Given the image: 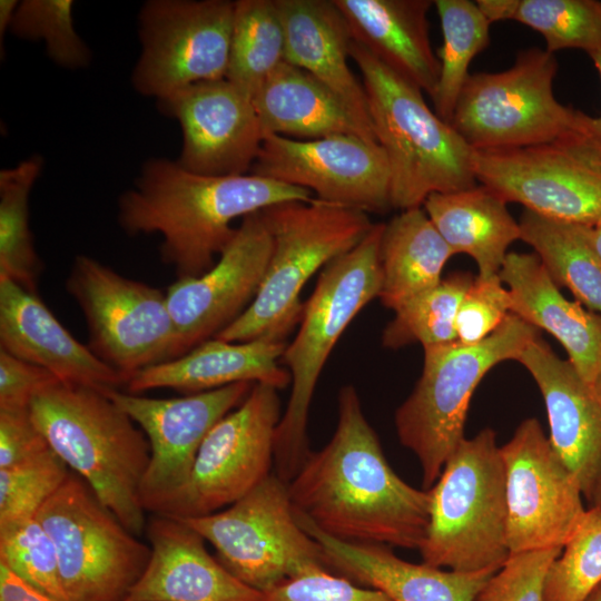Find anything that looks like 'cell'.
<instances>
[{"mask_svg": "<svg viewBox=\"0 0 601 601\" xmlns=\"http://www.w3.org/2000/svg\"><path fill=\"white\" fill-rule=\"evenodd\" d=\"M294 511L348 543L418 549L430 522V490L403 481L385 459L354 386L338 394L329 442L287 483Z\"/></svg>", "mask_w": 601, "mask_h": 601, "instance_id": "obj_1", "label": "cell"}, {"mask_svg": "<svg viewBox=\"0 0 601 601\" xmlns=\"http://www.w3.org/2000/svg\"><path fill=\"white\" fill-rule=\"evenodd\" d=\"M309 190L267 177L200 175L164 158L148 160L118 201V221L131 236H161V262L177 279L208 272L233 239L231 221L286 201H309Z\"/></svg>", "mask_w": 601, "mask_h": 601, "instance_id": "obj_2", "label": "cell"}, {"mask_svg": "<svg viewBox=\"0 0 601 601\" xmlns=\"http://www.w3.org/2000/svg\"><path fill=\"white\" fill-rule=\"evenodd\" d=\"M30 414L52 451L135 535L147 520L140 485L150 460L141 428L105 391L58 383L31 402Z\"/></svg>", "mask_w": 601, "mask_h": 601, "instance_id": "obj_3", "label": "cell"}, {"mask_svg": "<svg viewBox=\"0 0 601 601\" xmlns=\"http://www.w3.org/2000/svg\"><path fill=\"white\" fill-rule=\"evenodd\" d=\"M370 117L391 174L392 208L422 207L435 193L474 187V150L425 102L422 90L352 40Z\"/></svg>", "mask_w": 601, "mask_h": 601, "instance_id": "obj_4", "label": "cell"}, {"mask_svg": "<svg viewBox=\"0 0 601 601\" xmlns=\"http://www.w3.org/2000/svg\"><path fill=\"white\" fill-rule=\"evenodd\" d=\"M385 224H374L352 250L327 264L304 303L299 329L286 345L280 363L290 374V395L277 425L274 444L276 474L288 483L311 453L307 422L322 370L355 316L382 286L380 246Z\"/></svg>", "mask_w": 601, "mask_h": 601, "instance_id": "obj_5", "label": "cell"}, {"mask_svg": "<svg viewBox=\"0 0 601 601\" xmlns=\"http://www.w3.org/2000/svg\"><path fill=\"white\" fill-rule=\"evenodd\" d=\"M260 214L273 245L267 269L252 304L214 338L286 342L300 322L306 282L356 247L374 225L365 211L318 198L279 203Z\"/></svg>", "mask_w": 601, "mask_h": 601, "instance_id": "obj_6", "label": "cell"}, {"mask_svg": "<svg viewBox=\"0 0 601 601\" xmlns=\"http://www.w3.org/2000/svg\"><path fill=\"white\" fill-rule=\"evenodd\" d=\"M430 494L422 562L457 572L499 571L510 556L508 506L504 463L491 427L460 442Z\"/></svg>", "mask_w": 601, "mask_h": 601, "instance_id": "obj_7", "label": "cell"}, {"mask_svg": "<svg viewBox=\"0 0 601 601\" xmlns=\"http://www.w3.org/2000/svg\"><path fill=\"white\" fill-rule=\"evenodd\" d=\"M540 331L510 313L484 341L464 345L454 341L423 347L422 374L395 412L397 437L417 457L422 486L430 490L464 439L471 397L495 365L516 359Z\"/></svg>", "mask_w": 601, "mask_h": 601, "instance_id": "obj_8", "label": "cell"}, {"mask_svg": "<svg viewBox=\"0 0 601 601\" xmlns=\"http://www.w3.org/2000/svg\"><path fill=\"white\" fill-rule=\"evenodd\" d=\"M556 71L553 53L530 48L504 71L470 75L451 126L473 150L522 148L589 135V115L554 97Z\"/></svg>", "mask_w": 601, "mask_h": 601, "instance_id": "obj_9", "label": "cell"}, {"mask_svg": "<svg viewBox=\"0 0 601 601\" xmlns=\"http://www.w3.org/2000/svg\"><path fill=\"white\" fill-rule=\"evenodd\" d=\"M180 520L215 548L233 575L262 594L288 579L332 571L323 548L297 522L287 483L276 473L220 511Z\"/></svg>", "mask_w": 601, "mask_h": 601, "instance_id": "obj_10", "label": "cell"}, {"mask_svg": "<svg viewBox=\"0 0 601 601\" xmlns=\"http://www.w3.org/2000/svg\"><path fill=\"white\" fill-rule=\"evenodd\" d=\"M36 518L52 539L67 601H124L151 554L70 472Z\"/></svg>", "mask_w": 601, "mask_h": 601, "instance_id": "obj_11", "label": "cell"}, {"mask_svg": "<svg viewBox=\"0 0 601 601\" xmlns=\"http://www.w3.org/2000/svg\"><path fill=\"white\" fill-rule=\"evenodd\" d=\"M65 284L83 314L88 347L128 380L180 356L166 290L125 277L87 255L75 257Z\"/></svg>", "mask_w": 601, "mask_h": 601, "instance_id": "obj_12", "label": "cell"}, {"mask_svg": "<svg viewBox=\"0 0 601 601\" xmlns=\"http://www.w3.org/2000/svg\"><path fill=\"white\" fill-rule=\"evenodd\" d=\"M477 183L540 216L592 226L601 218V147L589 135L474 150Z\"/></svg>", "mask_w": 601, "mask_h": 601, "instance_id": "obj_13", "label": "cell"}, {"mask_svg": "<svg viewBox=\"0 0 601 601\" xmlns=\"http://www.w3.org/2000/svg\"><path fill=\"white\" fill-rule=\"evenodd\" d=\"M235 2L151 0L139 13L136 90L164 100L204 81L226 79Z\"/></svg>", "mask_w": 601, "mask_h": 601, "instance_id": "obj_14", "label": "cell"}, {"mask_svg": "<svg viewBox=\"0 0 601 601\" xmlns=\"http://www.w3.org/2000/svg\"><path fill=\"white\" fill-rule=\"evenodd\" d=\"M280 417L277 388L255 383L245 401L208 432L187 487L165 515L211 514L250 492L272 473Z\"/></svg>", "mask_w": 601, "mask_h": 601, "instance_id": "obj_15", "label": "cell"}, {"mask_svg": "<svg viewBox=\"0 0 601 601\" xmlns=\"http://www.w3.org/2000/svg\"><path fill=\"white\" fill-rule=\"evenodd\" d=\"M254 384L239 382L174 398L105 391L148 439L150 460L140 485L146 512L168 513L190 481L204 439L217 422L245 401Z\"/></svg>", "mask_w": 601, "mask_h": 601, "instance_id": "obj_16", "label": "cell"}, {"mask_svg": "<svg viewBox=\"0 0 601 601\" xmlns=\"http://www.w3.org/2000/svg\"><path fill=\"white\" fill-rule=\"evenodd\" d=\"M500 450L510 554L563 549L587 510L578 480L534 417L522 421Z\"/></svg>", "mask_w": 601, "mask_h": 601, "instance_id": "obj_17", "label": "cell"}, {"mask_svg": "<svg viewBox=\"0 0 601 601\" xmlns=\"http://www.w3.org/2000/svg\"><path fill=\"white\" fill-rule=\"evenodd\" d=\"M250 174L365 213L392 208L386 155L378 142L355 135L300 140L266 134Z\"/></svg>", "mask_w": 601, "mask_h": 601, "instance_id": "obj_18", "label": "cell"}, {"mask_svg": "<svg viewBox=\"0 0 601 601\" xmlns=\"http://www.w3.org/2000/svg\"><path fill=\"white\" fill-rule=\"evenodd\" d=\"M272 247L260 211L249 214L208 272L177 279L166 289L180 356L214 338L247 309L264 278Z\"/></svg>", "mask_w": 601, "mask_h": 601, "instance_id": "obj_19", "label": "cell"}, {"mask_svg": "<svg viewBox=\"0 0 601 601\" xmlns=\"http://www.w3.org/2000/svg\"><path fill=\"white\" fill-rule=\"evenodd\" d=\"M177 119L183 168L209 176L245 175L259 154L264 131L254 100L227 79L188 86L160 100Z\"/></svg>", "mask_w": 601, "mask_h": 601, "instance_id": "obj_20", "label": "cell"}, {"mask_svg": "<svg viewBox=\"0 0 601 601\" xmlns=\"http://www.w3.org/2000/svg\"><path fill=\"white\" fill-rule=\"evenodd\" d=\"M535 381L550 427L549 441L575 476L584 497L601 477V403L572 364L540 336L515 359Z\"/></svg>", "mask_w": 601, "mask_h": 601, "instance_id": "obj_21", "label": "cell"}, {"mask_svg": "<svg viewBox=\"0 0 601 601\" xmlns=\"http://www.w3.org/2000/svg\"><path fill=\"white\" fill-rule=\"evenodd\" d=\"M151 554L124 601H262L263 594L213 558L183 520L154 514L145 529Z\"/></svg>", "mask_w": 601, "mask_h": 601, "instance_id": "obj_22", "label": "cell"}, {"mask_svg": "<svg viewBox=\"0 0 601 601\" xmlns=\"http://www.w3.org/2000/svg\"><path fill=\"white\" fill-rule=\"evenodd\" d=\"M0 348L38 365L61 383L119 390L128 378L77 341L39 298L0 277Z\"/></svg>", "mask_w": 601, "mask_h": 601, "instance_id": "obj_23", "label": "cell"}, {"mask_svg": "<svg viewBox=\"0 0 601 601\" xmlns=\"http://www.w3.org/2000/svg\"><path fill=\"white\" fill-rule=\"evenodd\" d=\"M295 516L323 548L332 571L380 590L392 601H475L497 572L445 571L423 562L411 563L396 556L386 545L344 542L323 533L296 512Z\"/></svg>", "mask_w": 601, "mask_h": 601, "instance_id": "obj_24", "label": "cell"}, {"mask_svg": "<svg viewBox=\"0 0 601 601\" xmlns=\"http://www.w3.org/2000/svg\"><path fill=\"white\" fill-rule=\"evenodd\" d=\"M499 276L510 292L511 313L556 338L593 388L601 374V314L565 298L535 253H508Z\"/></svg>", "mask_w": 601, "mask_h": 601, "instance_id": "obj_25", "label": "cell"}, {"mask_svg": "<svg viewBox=\"0 0 601 601\" xmlns=\"http://www.w3.org/2000/svg\"><path fill=\"white\" fill-rule=\"evenodd\" d=\"M286 345L266 338L239 343L211 338L175 359L137 372L126 388L132 394L171 388L186 395L239 382L285 388L290 374L279 363Z\"/></svg>", "mask_w": 601, "mask_h": 601, "instance_id": "obj_26", "label": "cell"}, {"mask_svg": "<svg viewBox=\"0 0 601 601\" xmlns=\"http://www.w3.org/2000/svg\"><path fill=\"white\" fill-rule=\"evenodd\" d=\"M352 40L431 98L440 61L433 52L427 13L431 0H334Z\"/></svg>", "mask_w": 601, "mask_h": 601, "instance_id": "obj_27", "label": "cell"}, {"mask_svg": "<svg viewBox=\"0 0 601 601\" xmlns=\"http://www.w3.org/2000/svg\"><path fill=\"white\" fill-rule=\"evenodd\" d=\"M276 4L285 29V61L326 86L375 136L365 89L348 65L352 37L334 0H276Z\"/></svg>", "mask_w": 601, "mask_h": 601, "instance_id": "obj_28", "label": "cell"}, {"mask_svg": "<svg viewBox=\"0 0 601 601\" xmlns=\"http://www.w3.org/2000/svg\"><path fill=\"white\" fill-rule=\"evenodd\" d=\"M253 100L264 135L300 140L355 135L377 142L335 93L286 61L268 77Z\"/></svg>", "mask_w": 601, "mask_h": 601, "instance_id": "obj_29", "label": "cell"}, {"mask_svg": "<svg viewBox=\"0 0 601 601\" xmlns=\"http://www.w3.org/2000/svg\"><path fill=\"white\" fill-rule=\"evenodd\" d=\"M506 201L483 185L430 195L423 209L454 255L472 257L479 276L499 275L521 228Z\"/></svg>", "mask_w": 601, "mask_h": 601, "instance_id": "obj_30", "label": "cell"}, {"mask_svg": "<svg viewBox=\"0 0 601 601\" xmlns=\"http://www.w3.org/2000/svg\"><path fill=\"white\" fill-rule=\"evenodd\" d=\"M452 256L423 207L402 210L385 224L381 239L380 300L395 312L410 298L437 285Z\"/></svg>", "mask_w": 601, "mask_h": 601, "instance_id": "obj_31", "label": "cell"}, {"mask_svg": "<svg viewBox=\"0 0 601 601\" xmlns=\"http://www.w3.org/2000/svg\"><path fill=\"white\" fill-rule=\"evenodd\" d=\"M521 239L529 244L555 284L565 286L588 309L601 314V259L588 226L555 220L524 209Z\"/></svg>", "mask_w": 601, "mask_h": 601, "instance_id": "obj_32", "label": "cell"}, {"mask_svg": "<svg viewBox=\"0 0 601 601\" xmlns=\"http://www.w3.org/2000/svg\"><path fill=\"white\" fill-rule=\"evenodd\" d=\"M285 29L276 0L235 1L226 79L254 99L285 61Z\"/></svg>", "mask_w": 601, "mask_h": 601, "instance_id": "obj_33", "label": "cell"}, {"mask_svg": "<svg viewBox=\"0 0 601 601\" xmlns=\"http://www.w3.org/2000/svg\"><path fill=\"white\" fill-rule=\"evenodd\" d=\"M42 169L32 156L0 173V277L37 294L43 264L29 225V195Z\"/></svg>", "mask_w": 601, "mask_h": 601, "instance_id": "obj_34", "label": "cell"}, {"mask_svg": "<svg viewBox=\"0 0 601 601\" xmlns=\"http://www.w3.org/2000/svg\"><path fill=\"white\" fill-rule=\"evenodd\" d=\"M443 45L437 51L440 78L434 111L451 122L460 93L467 81L469 67L490 43V23L477 6L469 0H435Z\"/></svg>", "mask_w": 601, "mask_h": 601, "instance_id": "obj_35", "label": "cell"}, {"mask_svg": "<svg viewBox=\"0 0 601 601\" xmlns=\"http://www.w3.org/2000/svg\"><path fill=\"white\" fill-rule=\"evenodd\" d=\"M474 277L469 272L452 273L406 300L384 328L382 345L396 349L414 343L425 347L454 342L456 313Z\"/></svg>", "mask_w": 601, "mask_h": 601, "instance_id": "obj_36", "label": "cell"}, {"mask_svg": "<svg viewBox=\"0 0 601 601\" xmlns=\"http://www.w3.org/2000/svg\"><path fill=\"white\" fill-rule=\"evenodd\" d=\"M601 584V510H585L550 565L544 601H584Z\"/></svg>", "mask_w": 601, "mask_h": 601, "instance_id": "obj_37", "label": "cell"}, {"mask_svg": "<svg viewBox=\"0 0 601 601\" xmlns=\"http://www.w3.org/2000/svg\"><path fill=\"white\" fill-rule=\"evenodd\" d=\"M514 20L538 31L553 55L601 48V2L595 0H520Z\"/></svg>", "mask_w": 601, "mask_h": 601, "instance_id": "obj_38", "label": "cell"}, {"mask_svg": "<svg viewBox=\"0 0 601 601\" xmlns=\"http://www.w3.org/2000/svg\"><path fill=\"white\" fill-rule=\"evenodd\" d=\"M0 562L47 595L67 601L55 543L36 516L0 524Z\"/></svg>", "mask_w": 601, "mask_h": 601, "instance_id": "obj_39", "label": "cell"}, {"mask_svg": "<svg viewBox=\"0 0 601 601\" xmlns=\"http://www.w3.org/2000/svg\"><path fill=\"white\" fill-rule=\"evenodd\" d=\"M71 0L19 2L10 30L28 40H42L49 58L63 68L86 67L90 51L77 33Z\"/></svg>", "mask_w": 601, "mask_h": 601, "instance_id": "obj_40", "label": "cell"}, {"mask_svg": "<svg viewBox=\"0 0 601 601\" xmlns=\"http://www.w3.org/2000/svg\"><path fill=\"white\" fill-rule=\"evenodd\" d=\"M70 474L52 451L0 469V524L35 518Z\"/></svg>", "mask_w": 601, "mask_h": 601, "instance_id": "obj_41", "label": "cell"}, {"mask_svg": "<svg viewBox=\"0 0 601 601\" xmlns=\"http://www.w3.org/2000/svg\"><path fill=\"white\" fill-rule=\"evenodd\" d=\"M510 313L511 295L500 276H475L456 313L455 341L464 345L484 341Z\"/></svg>", "mask_w": 601, "mask_h": 601, "instance_id": "obj_42", "label": "cell"}, {"mask_svg": "<svg viewBox=\"0 0 601 601\" xmlns=\"http://www.w3.org/2000/svg\"><path fill=\"white\" fill-rule=\"evenodd\" d=\"M561 551L560 548H551L510 554L475 601H544L545 577Z\"/></svg>", "mask_w": 601, "mask_h": 601, "instance_id": "obj_43", "label": "cell"}, {"mask_svg": "<svg viewBox=\"0 0 601 601\" xmlns=\"http://www.w3.org/2000/svg\"><path fill=\"white\" fill-rule=\"evenodd\" d=\"M262 601H392L380 590L358 587L329 570L288 579L263 594Z\"/></svg>", "mask_w": 601, "mask_h": 601, "instance_id": "obj_44", "label": "cell"}, {"mask_svg": "<svg viewBox=\"0 0 601 601\" xmlns=\"http://www.w3.org/2000/svg\"><path fill=\"white\" fill-rule=\"evenodd\" d=\"M58 383L49 371L0 348V410H30L39 393Z\"/></svg>", "mask_w": 601, "mask_h": 601, "instance_id": "obj_45", "label": "cell"}, {"mask_svg": "<svg viewBox=\"0 0 601 601\" xmlns=\"http://www.w3.org/2000/svg\"><path fill=\"white\" fill-rule=\"evenodd\" d=\"M50 449L30 410H0V469L22 463Z\"/></svg>", "mask_w": 601, "mask_h": 601, "instance_id": "obj_46", "label": "cell"}, {"mask_svg": "<svg viewBox=\"0 0 601 601\" xmlns=\"http://www.w3.org/2000/svg\"><path fill=\"white\" fill-rule=\"evenodd\" d=\"M0 601H57L0 562Z\"/></svg>", "mask_w": 601, "mask_h": 601, "instance_id": "obj_47", "label": "cell"}, {"mask_svg": "<svg viewBox=\"0 0 601 601\" xmlns=\"http://www.w3.org/2000/svg\"><path fill=\"white\" fill-rule=\"evenodd\" d=\"M475 3L491 24L501 20H514L520 0H476Z\"/></svg>", "mask_w": 601, "mask_h": 601, "instance_id": "obj_48", "label": "cell"}, {"mask_svg": "<svg viewBox=\"0 0 601 601\" xmlns=\"http://www.w3.org/2000/svg\"><path fill=\"white\" fill-rule=\"evenodd\" d=\"M589 56L592 59L601 80V48L590 53ZM588 132L589 136L601 147V115L598 117L589 116Z\"/></svg>", "mask_w": 601, "mask_h": 601, "instance_id": "obj_49", "label": "cell"}, {"mask_svg": "<svg viewBox=\"0 0 601 601\" xmlns=\"http://www.w3.org/2000/svg\"><path fill=\"white\" fill-rule=\"evenodd\" d=\"M19 2L16 0L0 1V42L2 50L3 35L11 28V23Z\"/></svg>", "mask_w": 601, "mask_h": 601, "instance_id": "obj_50", "label": "cell"}, {"mask_svg": "<svg viewBox=\"0 0 601 601\" xmlns=\"http://www.w3.org/2000/svg\"><path fill=\"white\" fill-rule=\"evenodd\" d=\"M588 238L592 249L601 259V218L592 226H588Z\"/></svg>", "mask_w": 601, "mask_h": 601, "instance_id": "obj_51", "label": "cell"}, {"mask_svg": "<svg viewBox=\"0 0 601 601\" xmlns=\"http://www.w3.org/2000/svg\"><path fill=\"white\" fill-rule=\"evenodd\" d=\"M589 502L591 506H594L601 510V477L595 484Z\"/></svg>", "mask_w": 601, "mask_h": 601, "instance_id": "obj_52", "label": "cell"}, {"mask_svg": "<svg viewBox=\"0 0 601 601\" xmlns=\"http://www.w3.org/2000/svg\"><path fill=\"white\" fill-rule=\"evenodd\" d=\"M584 601H601V584Z\"/></svg>", "mask_w": 601, "mask_h": 601, "instance_id": "obj_53", "label": "cell"}, {"mask_svg": "<svg viewBox=\"0 0 601 601\" xmlns=\"http://www.w3.org/2000/svg\"><path fill=\"white\" fill-rule=\"evenodd\" d=\"M594 394L597 395L598 400L600 401L601 403V374L594 385V387L592 388Z\"/></svg>", "mask_w": 601, "mask_h": 601, "instance_id": "obj_54", "label": "cell"}]
</instances>
